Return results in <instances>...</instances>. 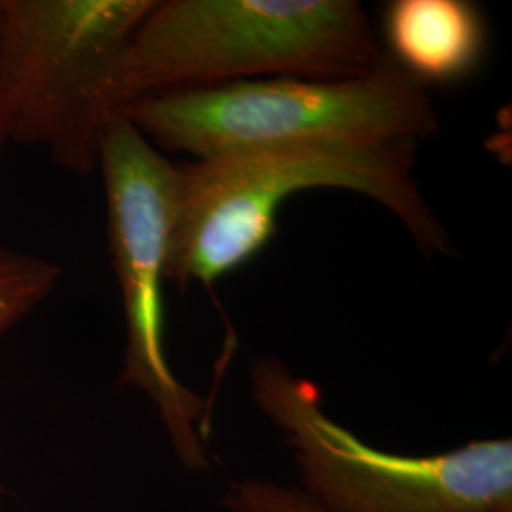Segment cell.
<instances>
[{"mask_svg": "<svg viewBox=\"0 0 512 512\" xmlns=\"http://www.w3.org/2000/svg\"><path fill=\"white\" fill-rule=\"evenodd\" d=\"M391 59L425 88L473 73L486 52L488 31L465 0H395L385 12Z\"/></svg>", "mask_w": 512, "mask_h": 512, "instance_id": "7", "label": "cell"}, {"mask_svg": "<svg viewBox=\"0 0 512 512\" xmlns=\"http://www.w3.org/2000/svg\"><path fill=\"white\" fill-rule=\"evenodd\" d=\"M251 393L293 454L296 484L325 512H512V440L404 456L332 420L310 380L275 357L251 365Z\"/></svg>", "mask_w": 512, "mask_h": 512, "instance_id": "5", "label": "cell"}, {"mask_svg": "<svg viewBox=\"0 0 512 512\" xmlns=\"http://www.w3.org/2000/svg\"><path fill=\"white\" fill-rule=\"evenodd\" d=\"M129 120L156 147L196 160L268 148L420 143L439 128L427 90L385 54L348 80L260 78L135 101Z\"/></svg>", "mask_w": 512, "mask_h": 512, "instance_id": "3", "label": "cell"}, {"mask_svg": "<svg viewBox=\"0 0 512 512\" xmlns=\"http://www.w3.org/2000/svg\"><path fill=\"white\" fill-rule=\"evenodd\" d=\"M156 0H0V82L12 143L74 175L99 169L128 114V63Z\"/></svg>", "mask_w": 512, "mask_h": 512, "instance_id": "4", "label": "cell"}, {"mask_svg": "<svg viewBox=\"0 0 512 512\" xmlns=\"http://www.w3.org/2000/svg\"><path fill=\"white\" fill-rule=\"evenodd\" d=\"M8 143H12V137H10V124H8V110H6V101H4V90H2V82H0V158L4 154V148L8 147Z\"/></svg>", "mask_w": 512, "mask_h": 512, "instance_id": "10", "label": "cell"}, {"mask_svg": "<svg viewBox=\"0 0 512 512\" xmlns=\"http://www.w3.org/2000/svg\"><path fill=\"white\" fill-rule=\"evenodd\" d=\"M97 171L105 186L109 255L126 317L120 382L141 389L154 404L184 467L205 471L207 404L175 376L165 353L164 287L177 164L124 116L105 137Z\"/></svg>", "mask_w": 512, "mask_h": 512, "instance_id": "6", "label": "cell"}, {"mask_svg": "<svg viewBox=\"0 0 512 512\" xmlns=\"http://www.w3.org/2000/svg\"><path fill=\"white\" fill-rule=\"evenodd\" d=\"M59 275L52 260L0 243V338L48 300Z\"/></svg>", "mask_w": 512, "mask_h": 512, "instance_id": "8", "label": "cell"}, {"mask_svg": "<svg viewBox=\"0 0 512 512\" xmlns=\"http://www.w3.org/2000/svg\"><path fill=\"white\" fill-rule=\"evenodd\" d=\"M0 512H2V511H0Z\"/></svg>", "mask_w": 512, "mask_h": 512, "instance_id": "11", "label": "cell"}, {"mask_svg": "<svg viewBox=\"0 0 512 512\" xmlns=\"http://www.w3.org/2000/svg\"><path fill=\"white\" fill-rule=\"evenodd\" d=\"M220 503L226 512H325L298 486L270 478L232 480Z\"/></svg>", "mask_w": 512, "mask_h": 512, "instance_id": "9", "label": "cell"}, {"mask_svg": "<svg viewBox=\"0 0 512 512\" xmlns=\"http://www.w3.org/2000/svg\"><path fill=\"white\" fill-rule=\"evenodd\" d=\"M416 143L268 148L177 165L167 279L211 285L253 260L277 232L289 196L313 188L359 192L387 207L425 255L452 241L414 175Z\"/></svg>", "mask_w": 512, "mask_h": 512, "instance_id": "1", "label": "cell"}, {"mask_svg": "<svg viewBox=\"0 0 512 512\" xmlns=\"http://www.w3.org/2000/svg\"><path fill=\"white\" fill-rule=\"evenodd\" d=\"M384 57L355 0H156L131 46L128 93L133 105L260 78L348 80Z\"/></svg>", "mask_w": 512, "mask_h": 512, "instance_id": "2", "label": "cell"}]
</instances>
